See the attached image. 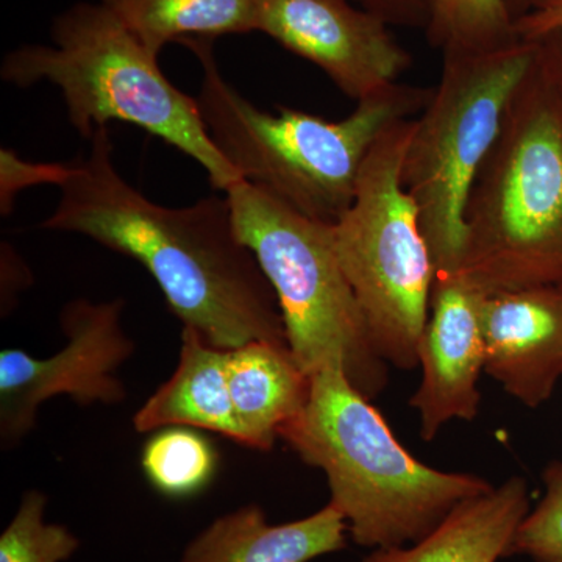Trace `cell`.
I'll list each match as a JSON object with an SVG mask.
<instances>
[{
	"instance_id": "obj_1",
	"label": "cell",
	"mask_w": 562,
	"mask_h": 562,
	"mask_svg": "<svg viewBox=\"0 0 562 562\" xmlns=\"http://www.w3.org/2000/svg\"><path fill=\"white\" fill-rule=\"evenodd\" d=\"M90 140L88 157L68 165L60 202L41 228L76 233L138 261L173 316L217 349L288 346L276 292L239 239L227 195L158 205L114 168L109 127Z\"/></svg>"
},
{
	"instance_id": "obj_2",
	"label": "cell",
	"mask_w": 562,
	"mask_h": 562,
	"mask_svg": "<svg viewBox=\"0 0 562 562\" xmlns=\"http://www.w3.org/2000/svg\"><path fill=\"white\" fill-rule=\"evenodd\" d=\"M538 44L465 205L458 276L484 295L562 286V74Z\"/></svg>"
},
{
	"instance_id": "obj_3",
	"label": "cell",
	"mask_w": 562,
	"mask_h": 562,
	"mask_svg": "<svg viewBox=\"0 0 562 562\" xmlns=\"http://www.w3.org/2000/svg\"><path fill=\"white\" fill-rule=\"evenodd\" d=\"M201 61L195 95L211 139L243 180L308 220L336 224L350 209L373 144L391 125L414 120L431 88L395 83L358 102L342 121L279 106H255L222 76L214 40L183 41Z\"/></svg>"
},
{
	"instance_id": "obj_4",
	"label": "cell",
	"mask_w": 562,
	"mask_h": 562,
	"mask_svg": "<svg viewBox=\"0 0 562 562\" xmlns=\"http://www.w3.org/2000/svg\"><path fill=\"white\" fill-rule=\"evenodd\" d=\"M280 439L325 473L328 503L364 549L419 542L462 502L494 487L473 473L439 471L414 458L341 369L314 373L305 409L281 428Z\"/></svg>"
},
{
	"instance_id": "obj_5",
	"label": "cell",
	"mask_w": 562,
	"mask_h": 562,
	"mask_svg": "<svg viewBox=\"0 0 562 562\" xmlns=\"http://www.w3.org/2000/svg\"><path fill=\"white\" fill-rule=\"evenodd\" d=\"M0 77L18 88L49 81L61 91L70 125L83 139L120 121L136 125L205 169L225 192L243 180L206 131L198 99L162 74L133 33L102 3L80 2L58 14L52 44L9 52Z\"/></svg>"
},
{
	"instance_id": "obj_6",
	"label": "cell",
	"mask_w": 562,
	"mask_h": 562,
	"mask_svg": "<svg viewBox=\"0 0 562 562\" xmlns=\"http://www.w3.org/2000/svg\"><path fill=\"white\" fill-rule=\"evenodd\" d=\"M239 239L276 292L292 357L306 375L341 369L369 401L387 386V362L336 251L333 224L308 220L246 180L225 191Z\"/></svg>"
},
{
	"instance_id": "obj_7",
	"label": "cell",
	"mask_w": 562,
	"mask_h": 562,
	"mask_svg": "<svg viewBox=\"0 0 562 562\" xmlns=\"http://www.w3.org/2000/svg\"><path fill=\"white\" fill-rule=\"evenodd\" d=\"M538 49V43L519 41L483 54H442L438 87L414 120L402 165V184L416 205L436 279L461 271L473 181Z\"/></svg>"
},
{
	"instance_id": "obj_8",
	"label": "cell",
	"mask_w": 562,
	"mask_h": 562,
	"mask_svg": "<svg viewBox=\"0 0 562 562\" xmlns=\"http://www.w3.org/2000/svg\"><path fill=\"white\" fill-rule=\"evenodd\" d=\"M413 127L414 120L397 122L373 144L350 209L333 224L339 262L373 347L403 371L419 366L436 279L416 205L402 184Z\"/></svg>"
},
{
	"instance_id": "obj_9",
	"label": "cell",
	"mask_w": 562,
	"mask_h": 562,
	"mask_svg": "<svg viewBox=\"0 0 562 562\" xmlns=\"http://www.w3.org/2000/svg\"><path fill=\"white\" fill-rule=\"evenodd\" d=\"M124 299L91 302L74 299L63 306L60 327L66 344L47 358L22 349L0 351V443L20 446L36 425L40 406L66 395L80 406L120 405L127 387L117 376L135 353L124 330Z\"/></svg>"
},
{
	"instance_id": "obj_10",
	"label": "cell",
	"mask_w": 562,
	"mask_h": 562,
	"mask_svg": "<svg viewBox=\"0 0 562 562\" xmlns=\"http://www.w3.org/2000/svg\"><path fill=\"white\" fill-rule=\"evenodd\" d=\"M390 27L351 0H258L257 32L316 65L357 102L412 68L413 55Z\"/></svg>"
},
{
	"instance_id": "obj_11",
	"label": "cell",
	"mask_w": 562,
	"mask_h": 562,
	"mask_svg": "<svg viewBox=\"0 0 562 562\" xmlns=\"http://www.w3.org/2000/svg\"><path fill=\"white\" fill-rule=\"evenodd\" d=\"M482 297L460 276L442 277L432 284L430 314L417 350L422 380L409 401L419 414L424 441H432L450 422L473 420L479 414V379L484 371Z\"/></svg>"
},
{
	"instance_id": "obj_12",
	"label": "cell",
	"mask_w": 562,
	"mask_h": 562,
	"mask_svg": "<svg viewBox=\"0 0 562 562\" xmlns=\"http://www.w3.org/2000/svg\"><path fill=\"white\" fill-rule=\"evenodd\" d=\"M484 372L517 402L539 408L562 380V286L483 294Z\"/></svg>"
},
{
	"instance_id": "obj_13",
	"label": "cell",
	"mask_w": 562,
	"mask_h": 562,
	"mask_svg": "<svg viewBox=\"0 0 562 562\" xmlns=\"http://www.w3.org/2000/svg\"><path fill=\"white\" fill-rule=\"evenodd\" d=\"M342 514L327 503L319 512L271 524L257 503L214 519L184 547L179 562H310L349 543Z\"/></svg>"
},
{
	"instance_id": "obj_14",
	"label": "cell",
	"mask_w": 562,
	"mask_h": 562,
	"mask_svg": "<svg viewBox=\"0 0 562 562\" xmlns=\"http://www.w3.org/2000/svg\"><path fill=\"white\" fill-rule=\"evenodd\" d=\"M228 350L211 346L195 328L183 327L179 364L133 416L136 431L188 427L216 432L241 446L227 375Z\"/></svg>"
},
{
	"instance_id": "obj_15",
	"label": "cell",
	"mask_w": 562,
	"mask_h": 562,
	"mask_svg": "<svg viewBox=\"0 0 562 562\" xmlns=\"http://www.w3.org/2000/svg\"><path fill=\"white\" fill-rule=\"evenodd\" d=\"M522 476L462 502L430 535L412 546L371 550L360 562H498L530 513Z\"/></svg>"
},
{
	"instance_id": "obj_16",
	"label": "cell",
	"mask_w": 562,
	"mask_h": 562,
	"mask_svg": "<svg viewBox=\"0 0 562 562\" xmlns=\"http://www.w3.org/2000/svg\"><path fill=\"white\" fill-rule=\"evenodd\" d=\"M227 375L241 446L271 452L281 428L305 409L312 376L302 371L290 347L268 341L228 350Z\"/></svg>"
},
{
	"instance_id": "obj_17",
	"label": "cell",
	"mask_w": 562,
	"mask_h": 562,
	"mask_svg": "<svg viewBox=\"0 0 562 562\" xmlns=\"http://www.w3.org/2000/svg\"><path fill=\"white\" fill-rule=\"evenodd\" d=\"M158 57L169 43L257 32L258 0H102Z\"/></svg>"
},
{
	"instance_id": "obj_18",
	"label": "cell",
	"mask_w": 562,
	"mask_h": 562,
	"mask_svg": "<svg viewBox=\"0 0 562 562\" xmlns=\"http://www.w3.org/2000/svg\"><path fill=\"white\" fill-rule=\"evenodd\" d=\"M220 457L209 439L188 427L155 431L140 453V468L155 491L169 498H190L206 490Z\"/></svg>"
},
{
	"instance_id": "obj_19",
	"label": "cell",
	"mask_w": 562,
	"mask_h": 562,
	"mask_svg": "<svg viewBox=\"0 0 562 562\" xmlns=\"http://www.w3.org/2000/svg\"><path fill=\"white\" fill-rule=\"evenodd\" d=\"M428 43L441 54H483L519 43L506 0H428Z\"/></svg>"
},
{
	"instance_id": "obj_20",
	"label": "cell",
	"mask_w": 562,
	"mask_h": 562,
	"mask_svg": "<svg viewBox=\"0 0 562 562\" xmlns=\"http://www.w3.org/2000/svg\"><path fill=\"white\" fill-rule=\"evenodd\" d=\"M47 503L44 492H24L0 535V562H65L79 552L76 532L66 525L47 522Z\"/></svg>"
},
{
	"instance_id": "obj_21",
	"label": "cell",
	"mask_w": 562,
	"mask_h": 562,
	"mask_svg": "<svg viewBox=\"0 0 562 562\" xmlns=\"http://www.w3.org/2000/svg\"><path fill=\"white\" fill-rule=\"evenodd\" d=\"M541 502L525 517L513 553L532 562H562V461L547 464Z\"/></svg>"
},
{
	"instance_id": "obj_22",
	"label": "cell",
	"mask_w": 562,
	"mask_h": 562,
	"mask_svg": "<svg viewBox=\"0 0 562 562\" xmlns=\"http://www.w3.org/2000/svg\"><path fill=\"white\" fill-rule=\"evenodd\" d=\"M0 168H2V188H0V203L2 214H10L18 192L35 184H60L68 172V165L63 162H29L21 160L13 150L0 151Z\"/></svg>"
},
{
	"instance_id": "obj_23",
	"label": "cell",
	"mask_w": 562,
	"mask_h": 562,
	"mask_svg": "<svg viewBox=\"0 0 562 562\" xmlns=\"http://www.w3.org/2000/svg\"><path fill=\"white\" fill-rule=\"evenodd\" d=\"M517 38L541 43L562 32V0H530L527 13L514 21Z\"/></svg>"
},
{
	"instance_id": "obj_24",
	"label": "cell",
	"mask_w": 562,
	"mask_h": 562,
	"mask_svg": "<svg viewBox=\"0 0 562 562\" xmlns=\"http://www.w3.org/2000/svg\"><path fill=\"white\" fill-rule=\"evenodd\" d=\"M355 5L375 14L387 25L427 29L430 18L428 0H351Z\"/></svg>"
},
{
	"instance_id": "obj_25",
	"label": "cell",
	"mask_w": 562,
	"mask_h": 562,
	"mask_svg": "<svg viewBox=\"0 0 562 562\" xmlns=\"http://www.w3.org/2000/svg\"><path fill=\"white\" fill-rule=\"evenodd\" d=\"M541 43H546L549 49L552 50L554 60H557L558 66H560L562 74V32L554 33V35L541 41Z\"/></svg>"
},
{
	"instance_id": "obj_26",
	"label": "cell",
	"mask_w": 562,
	"mask_h": 562,
	"mask_svg": "<svg viewBox=\"0 0 562 562\" xmlns=\"http://www.w3.org/2000/svg\"><path fill=\"white\" fill-rule=\"evenodd\" d=\"M506 5H508L509 13L514 18V21L517 18L522 16V14L527 13L528 5H530V0H506Z\"/></svg>"
}]
</instances>
